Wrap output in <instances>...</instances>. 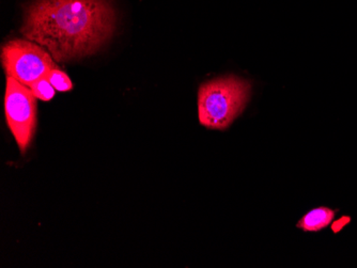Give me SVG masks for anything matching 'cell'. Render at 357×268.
<instances>
[{
  "instance_id": "6da1fadb",
  "label": "cell",
  "mask_w": 357,
  "mask_h": 268,
  "mask_svg": "<svg viewBox=\"0 0 357 268\" xmlns=\"http://www.w3.org/2000/svg\"><path fill=\"white\" fill-rule=\"evenodd\" d=\"M116 15L109 0H35L22 33L57 62L96 53L112 37Z\"/></svg>"
},
{
  "instance_id": "7a4b0ae2",
  "label": "cell",
  "mask_w": 357,
  "mask_h": 268,
  "mask_svg": "<svg viewBox=\"0 0 357 268\" xmlns=\"http://www.w3.org/2000/svg\"><path fill=\"white\" fill-rule=\"evenodd\" d=\"M250 97V84L236 76L208 81L198 92V117L208 129H226L243 113Z\"/></svg>"
},
{
  "instance_id": "3957f363",
  "label": "cell",
  "mask_w": 357,
  "mask_h": 268,
  "mask_svg": "<svg viewBox=\"0 0 357 268\" xmlns=\"http://www.w3.org/2000/svg\"><path fill=\"white\" fill-rule=\"evenodd\" d=\"M1 65L8 77L27 87L57 68L45 47L30 40L19 39L8 42L1 47Z\"/></svg>"
},
{
  "instance_id": "277c9868",
  "label": "cell",
  "mask_w": 357,
  "mask_h": 268,
  "mask_svg": "<svg viewBox=\"0 0 357 268\" xmlns=\"http://www.w3.org/2000/svg\"><path fill=\"white\" fill-rule=\"evenodd\" d=\"M5 113L8 126L22 154L29 147L37 125V97L30 88L7 77Z\"/></svg>"
},
{
  "instance_id": "5b68a950",
  "label": "cell",
  "mask_w": 357,
  "mask_h": 268,
  "mask_svg": "<svg viewBox=\"0 0 357 268\" xmlns=\"http://www.w3.org/2000/svg\"><path fill=\"white\" fill-rule=\"evenodd\" d=\"M335 212L328 207H318L307 213L298 221V228L306 232H318L328 227L334 219Z\"/></svg>"
},
{
  "instance_id": "8992f818",
  "label": "cell",
  "mask_w": 357,
  "mask_h": 268,
  "mask_svg": "<svg viewBox=\"0 0 357 268\" xmlns=\"http://www.w3.org/2000/svg\"><path fill=\"white\" fill-rule=\"evenodd\" d=\"M30 90L37 99L44 102L51 101L55 97V88L52 85L51 81L46 77L40 78L39 81L30 86Z\"/></svg>"
},
{
  "instance_id": "52a82bcc",
  "label": "cell",
  "mask_w": 357,
  "mask_h": 268,
  "mask_svg": "<svg viewBox=\"0 0 357 268\" xmlns=\"http://www.w3.org/2000/svg\"><path fill=\"white\" fill-rule=\"evenodd\" d=\"M47 78L57 91L67 92L73 89V84H72L69 76L62 72L61 70L57 69V68L48 74Z\"/></svg>"
}]
</instances>
